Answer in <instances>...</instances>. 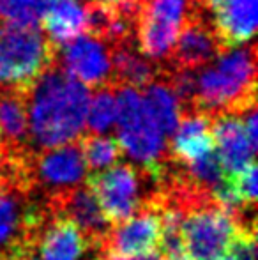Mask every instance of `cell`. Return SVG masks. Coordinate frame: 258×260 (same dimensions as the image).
<instances>
[{"label": "cell", "instance_id": "obj_1", "mask_svg": "<svg viewBox=\"0 0 258 260\" xmlns=\"http://www.w3.org/2000/svg\"><path fill=\"white\" fill-rule=\"evenodd\" d=\"M90 92L53 64L27 92L28 140L32 152L76 140L85 127Z\"/></svg>", "mask_w": 258, "mask_h": 260}, {"label": "cell", "instance_id": "obj_2", "mask_svg": "<svg viewBox=\"0 0 258 260\" xmlns=\"http://www.w3.org/2000/svg\"><path fill=\"white\" fill-rule=\"evenodd\" d=\"M256 105V48L253 43L223 50L195 69V112L239 113Z\"/></svg>", "mask_w": 258, "mask_h": 260}, {"label": "cell", "instance_id": "obj_3", "mask_svg": "<svg viewBox=\"0 0 258 260\" xmlns=\"http://www.w3.org/2000/svg\"><path fill=\"white\" fill-rule=\"evenodd\" d=\"M57 48L41 25L0 20V89L27 94L55 64Z\"/></svg>", "mask_w": 258, "mask_h": 260}, {"label": "cell", "instance_id": "obj_4", "mask_svg": "<svg viewBox=\"0 0 258 260\" xmlns=\"http://www.w3.org/2000/svg\"><path fill=\"white\" fill-rule=\"evenodd\" d=\"M46 200L20 175L0 181V260H11L38 241L52 218Z\"/></svg>", "mask_w": 258, "mask_h": 260}, {"label": "cell", "instance_id": "obj_5", "mask_svg": "<svg viewBox=\"0 0 258 260\" xmlns=\"http://www.w3.org/2000/svg\"><path fill=\"white\" fill-rule=\"evenodd\" d=\"M198 14H209L202 0H143L134 34L140 53L163 68L179 32Z\"/></svg>", "mask_w": 258, "mask_h": 260}, {"label": "cell", "instance_id": "obj_6", "mask_svg": "<svg viewBox=\"0 0 258 260\" xmlns=\"http://www.w3.org/2000/svg\"><path fill=\"white\" fill-rule=\"evenodd\" d=\"M21 174L45 200L85 182L87 165L80 144L69 142L53 149L35 151L21 163Z\"/></svg>", "mask_w": 258, "mask_h": 260}, {"label": "cell", "instance_id": "obj_7", "mask_svg": "<svg viewBox=\"0 0 258 260\" xmlns=\"http://www.w3.org/2000/svg\"><path fill=\"white\" fill-rule=\"evenodd\" d=\"M237 234L234 219L212 199L184 212L182 243L191 260H221Z\"/></svg>", "mask_w": 258, "mask_h": 260}, {"label": "cell", "instance_id": "obj_8", "mask_svg": "<svg viewBox=\"0 0 258 260\" xmlns=\"http://www.w3.org/2000/svg\"><path fill=\"white\" fill-rule=\"evenodd\" d=\"M99 207L112 225L126 221L141 207L140 174L133 165H112L103 172H94L85 177Z\"/></svg>", "mask_w": 258, "mask_h": 260}, {"label": "cell", "instance_id": "obj_9", "mask_svg": "<svg viewBox=\"0 0 258 260\" xmlns=\"http://www.w3.org/2000/svg\"><path fill=\"white\" fill-rule=\"evenodd\" d=\"M55 64L62 68L69 76L83 83L87 89H96L104 83H110V46L89 34H80L78 38L59 46Z\"/></svg>", "mask_w": 258, "mask_h": 260}, {"label": "cell", "instance_id": "obj_10", "mask_svg": "<svg viewBox=\"0 0 258 260\" xmlns=\"http://www.w3.org/2000/svg\"><path fill=\"white\" fill-rule=\"evenodd\" d=\"M227 50L217 36L209 14H198L179 32L168 60L161 68V76L170 71H195L212 62Z\"/></svg>", "mask_w": 258, "mask_h": 260}, {"label": "cell", "instance_id": "obj_11", "mask_svg": "<svg viewBox=\"0 0 258 260\" xmlns=\"http://www.w3.org/2000/svg\"><path fill=\"white\" fill-rule=\"evenodd\" d=\"M161 237L159 209L152 199L143 200L141 207L126 221L112 226L101 251L114 255H141L156 251Z\"/></svg>", "mask_w": 258, "mask_h": 260}, {"label": "cell", "instance_id": "obj_12", "mask_svg": "<svg viewBox=\"0 0 258 260\" xmlns=\"http://www.w3.org/2000/svg\"><path fill=\"white\" fill-rule=\"evenodd\" d=\"M46 206L53 216H62V218L71 219L82 230L87 241L99 250L114 226L104 216L103 209L99 207L92 189L85 182L48 199Z\"/></svg>", "mask_w": 258, "mask_h": 260}, {"label": "cell", "instance_id": "obj_13", "mask_svg": "<svg viewBox=\"0 0 258 260\" xmlns=\"http://www.w3.org/2000/svg\"><path fill=\"white\" fill-rule=\"evenodd\" d=\"M30 154L27 94L0 89V156L18 167Z\"/></svg>", "mask_w": 258, "mask_h": 260}, {"label": "cell", "instance_id": "obj_14", "mask_svg": "<svg viewBox=\"0 0 258 260\" xmlns=\"http://www.w3.org/2000/svg\"><path fill=\"white\" fill-rule=\"evenodd\" d=\"M210 135L214 149L221 161L225 174L234 175L255 161L256 151L251 147L239 113H216L210 115Z\"/></svg>", "mask_w": 258, "mask_h": 260}, {"label": "cell", "instance_id": "obj_15", "mask_svg": "<svg viewBox=\"0 0 258 260\" xmlns=\"http://www.w3.org/2000/svg\"><path fill=\"white\" fill-rule=\"evenodd\" d=\"M38 253L41 260H96L101 250L87 241L71 219L52 216L38 237Z\"/></svg>", "mask_w": 258, "mask_h": 260}, {"label": "cell", "instance_id": "obj_16", "mask_svg": "<svg viewBox=\"0 0 258 260\" xmlns=\"http://www.w3.org/2000/svg\"><path fill=\"white\" fill-rule=\"evenodd\" d=\"M258 0H225L210 13V20L225 48L246 45L256 32Z\"/></svg>", "mask_w": 258, "mask_h": 260}, {"label": "cell", "instance_id": "obj_17", "mask_svg": "<svg viewBox=\"0 0 258 260\" xmlns=\"http://www.w3.org/2000/svg\"><path fill=\"white\" fill-rule=\"evenodd\" d=\"M168 154L177 163H191L207 152L214 151L210 135V115L203 112L180 113L179 124L173 131Z\"/></svg>", "mask_w": 258, "mask_h": 260}, {"label": "cell", "instance_id": "obj_18", "mask_svg": "<svg viewBox=\"0 0 258 260\" xmlns=\"http://www.w3.org/2000/svg\"><path fill=\"white\" fill-rule=\"evenodd\" d=\"M110 58V83L115 87H133L140 90L161 76V68L140 53L136 39H128V41L112 45Z\"/></svg>", "mask_w": 258, "mask_h": 260}, {"label": "cell", "instance_id": "obj_19", "mask_svg": "<svg viewBox=\"0 0 258 260\" xmlns=\"http://www.w3.org/2000/svg\"><path fill=\"white\" fill-rule=\"evenodd\" d=\"M41 28L59 48L85 34V9L76 0H50L43 13Z\"/></svg>", "mask_w": 258, "mask_h": 260}, {"label": "cell", "instance_id": "obj_20", "mask_svg": "<svg viewBox=\"0 0 258 260\" xmlns=\"http://www.w3.org/2000/svg\"><path fill=\"white\" fill-rule=\"evenodd\" d=\"M143 112L166 137H172L180 119V105L172 85L165 76H159L141 92Z\"/></svg>", "mask_w": 258, "mask_h": 260}, {"label": "cell", "instance_id": "obj_21", "mask_svg": "<svg viewBox=\"0 0 258 260\" xmlns=\"http://www.w3.org/2000/svg\"><path fill=\"white\" fill-rule=\"evenodd\" d=\"M117 122V87L104 83L96 87L89 98L85 124L90 133L103 135L110 131Z\"/></svg>", "mask_w": 258, "mask_h": 260}, {"label": "cell", "instance_id": "obj_22", "mask_svg": "<svg viewBox=\"0 0 258 260\" xmlns=\"http://www.w3.org/2000/svg\"><path fill=\"white\" fill-rule=\"evenodd\" d=\"M80 147L85 159L87 168L97 172L112 167L119 161L122 154V149L119 145L117 138L103 137V135H85L80 138Z\"/></svg>", "mask_w": 258, "mask_h": 260}, {"label": "cell", "instance_id": "obj_23", "mask_svg": "<svg viewBox=\"0 0 258 260\" xmlns=\"http://www.w3.org/2000/svg\"><path fill=\"white\" fill-rule=\"evenodd\" d=\"M180 165H184L182 174L188 177V181L207 193H212V189L227 179V174H225L219 157L216 154V149L207 152L205 156L198 157V159L191 161V163Z\"/></svg>", "mask_w": 258, "mask_h": 260}, {"label": "cell", "instance_id": "obj_24", "mask_svg": "<svg viewBox=\"0 0 258 260\" xmlns=\"http://www.w3.org/2000/svg\"><path fill=\"white\" fill-rule=\"evenodd\" d=\"M50 0H0V20L21 25H41Z\"/></svg>", "mask_w": 258, "mask_h": 260}, {"label": "cell", "instance_id": "obj_25", "mask_svg": "<svg viewBox=\"0 0 258 260\" xmlns=\"http://www.w3.org/2000/svg\"><path fill=\"white\" fill-rule=\"evenodd\" d=\"M230 179L232 186H234L235 193L239 195V199L242 200L244 204L248 206H255L256 204V177H258V172H256V165L255 161L249 163L246 168H242L241 172L234 175H227Z\"/></svg>", "mask_w": 258, "mask_h": 260}, {"label": "cell", "instance_id": "obj_26", "mask_svg": "<svg viewBox=\"0 0 258 260\" xmlns=\"http://www.w3.org/2000/svg\"><path fill=\"white\" fill-rule=\"evenodd\" d=\"M221 260H256V234L239 232Z\"/></svg>", "mask_w": 258, "mask_h": 260}, {"label": "cell", "instance_id": "obj_27", "mask_svg": "<svg viewBox=\"0 0 258 260\" xmlns=\"http://www.w3.org/2000/svg\"><path fill=\"white\" fill-rule=\"evenodd\" d=\"M242 117V124H244V131L248 135V140L251 144V147L258 149V117H256V108L251 106L249 110L241 113Z\"/></svg>", "mask_w": 258, "mask_h": 260}, {"label": "cell", "instance_id": "obj_28", "mask_svg": "<svg viewBox=\"0 0 258 260\" xmlns=\"http://www.w3.org/2000/svg\"><path fill=\"white\" fill-rule=\"evenodd\" d=\"M90 2H97L108 7H115L117 11L124 13L126 16L134 18V20H136L138 13H140V2H138V0H90Z\"/></svg>", "mask_w": 258, "mask_h": 260}, {"label": "cell", "instance_id": "obj_29", "mask_svg": "<svg viewBox=\"0 0 258 260\" xmlns=\"http://www.w3.org/2000/svg\"><path fill=\"white\" fill-rule=\"evenodd\" d=\"M97 260H165L159 251H151V253H141V255H114L101 251Z\"/></svg>", "mask_w": 258, "mask_h": 260}, {"label": "cell", "instance_id": "obj_30", "mask_svg": "<svg viewBox=\"0 0 258 260\" xmlns=\"http://www.w3.org/2000/svg\"><path fill=\"white\" fill-rule=\"evenodd\" d=\"M170 260H191L188 255H184V257H179V258H170Z\"/></svg>", "mask_w": 258, "mask_h": 260}]
</instances>
